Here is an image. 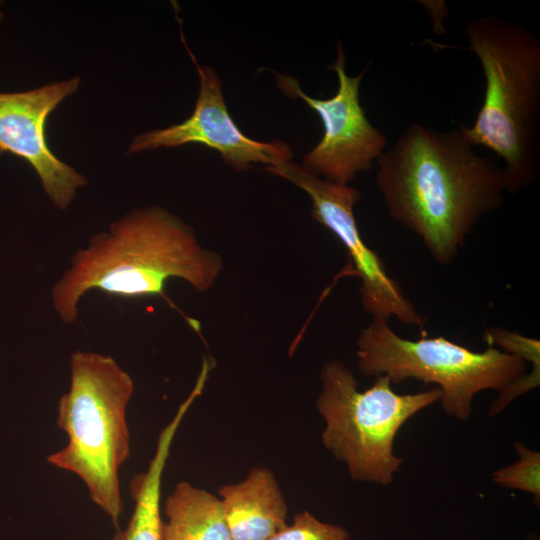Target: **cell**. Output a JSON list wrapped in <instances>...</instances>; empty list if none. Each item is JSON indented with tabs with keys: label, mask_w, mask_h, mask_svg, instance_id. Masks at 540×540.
Wrapping results in <instances>:
<instances>
[{
	"label": "cell",
	"mask_w": 540,
	"mask_h": 540,
	"mask_svg": "<svg viewBox=\"0 0 540 540\" xmlns=\"http://www.w3.org/2000/svg\"><path fill=\"white\" fill-rule=\"evenodd\" d=\"M376 184L389 215L449 264L479 219L508 192L502 166L479 155L462 124L439 131L411 124L377 160Z\"/></svg>",
	"instance_id": "6da1fadb"
},
{
	"label": "cell",
	"mask_w": 540,
	"mask_h": 540,
	"mask_svg": "<svg viewBox=\"0 0 540 540\" xmlns=\"http://www.w3.org/2000/svg\"><path fill=\"white\" fill-rule=\"evenodd\" d=\"M221 270V257L201 247L180 218L156 206L135 209L76 251L52 288V305L71 325L90 290L120 297L162 295L167 280L179 278L205 292Z\"/></svg>",
	"instance_id": "7a4b0ae2"
},
{
	"label": "cell",
	"mask_w": 540,
	"mask_h": 540,
	"mask_svg": "<svg viewBox=\"0 0 540 540\" xmlns=\"http://www.w3.org/2000/svg\"><path fill=\"white\" fill-rule=\"evenodd\" d=\"M464 32L485 78L484 98L470 144L502 159L508 192L532 183L540 166V40L517 22L498 16L469 22Z\"/></svg>",
	"instance_id": "3957f363"
},
{
	"label": "cell",
	"mask_w": 540,
	"mask_h": 540,
	"mask_svg": "<svg viewBox=\"0 0 540 540\" xmlns=\"http://www.w3.org/2000/svg\"><path fill=\"white\" fill-rule=\"evenodd\" d=\"M134 382L117 361L98 352H73L70 387L59 399L57 425L67 445L47 461L77 475L116 531L124 509L119 470L130 455L126 409Z\"/></svg>",
	"instance_id": "277c9868"
},
{
	"label": "cell",
	"mask_w": 540,
	"mask_h": 540,
	"mask_svg": "<svg viewBox=\"0 0 540 540\" xmlns=\"http://www.w3.org/2000/svg\"><path fill=\"white\" fill-rule=\"evenodd\" d=\"M320 381L316 406L325 421V448L347 465L352 480L391 484L403 464L394 452L397 433L411 417L440 400V389L398 394L387 376H378L361 391L354 374L339 360L323 365Z\"/></svg>",
	"instance_id": "5b68a950"
},
{
	"label": "cell",
	"mask_w": 540,
	"mask_h": 540,
	"mask_svg": "<svg viewBox=\"0 0 540 540\" xmlns=\"http://www.w3.org/2000/svg\"><path fill=\"white\" fill-rule=\"evenodd\" d=\"M356 344L358 368L364 376H387L395 385L411 378L436 384L444 412L464 422L477 393L500 392L526 371L524 359L498 348L475 352L441 336L405 339L377 317L361 331Z\"/></svg>",
	"instance_id": "8992f818"
},
{
	"label": "cell",
	"mask_w": 540,
	"mask_h": 540,
	"mask_svg": "<svg viewBox=\"0 0 540 540\" xmlns=\"http://www.w3.org/2000/svg\"><path fill=\"white\" fill-rule=\"evenodd\" d=\"M342 44L329 66L338 77V90L327 99L307 95L291 75L275 73L280 90L290 98L302 99L320 117L324 133L303 158L302 167L321 179L348 184L360 172L370 170L383 155L387 137L368 120L360 103V85L366 69L349 76Z\"/></svg>",
	"instance_id": "52a82bcc"
},
{
	"label": "cell",
	"mask_w": 540,
	"mask_h": 540,
	"mask_svg": "<svg viewBox=\"0 0 540 540\" xmlns=\"http://www.w3.org/2000/svg\"><path fill=\"white\" fill-rule=\"evenodd\" d=\"M269 173L289 180L310 198L311 216L328 228L344 245L353 270L361 279L360 293L364 310L373 318L391 317L405 325L423 329L425 318L405 296L378 255L363 241L354 216L360 192L348 184L330 182L306 171L292 161L267 166Z\"/></svg>",
	"instance_id": "ba28073f"
},
{
	"label": "cell",
	"mask_w": 540,
	"mask_h": 540,
	"mask_svg": "<svg viewBox=\"0 0 540 540\" xmlns=\"http://www.w3.org/2000/svg\"><path fill=\"white\" fill-rule=\"evenodd\" d=\"M183 42L195 64L200 83L193 113L181 123L138 135L128 153L199 143L216 150L229 166L240 172L256 163L267 167L291 161L293 153L285 142L257 141L239 129L226 106L222 82L216 71L198 64L184 39Z\"/></svg>",
	"instance_id": "9c48e42d"
},
{
	"label": "cell",
	"mask_w": 540,
	"mask_h": 540,
	"mask_svg": "<svg viewBox=\"0 0 540 540\" xmlns=\"http://www.w3.org/2000/svg\"><path fill=\"white\" fill-rule=\"evenodd\" d=\"M80 77L49 83L22 92H0V154L11 153L28 162L52 204L67 209L87 179L60 160L47 142L49 115L76 93Z\"/></svg>",
	"instance_id": "30bf717a"
},
{
	"label": "cell",
	"mask_w": 540,
	"mask_h": 540,
	"mask_svg": "<svg viewBox=\"0 0 540 540\" xmlns=\"http://www.w3.org/2000/svg\"><path fill=\"white\" fill-rule=\"evenodd\" d=\"M231 540H268L287 525L288 507L272 471L254 467L218 490Z\"/></svg>",
	"instance_id": "8fae6325"
},
{
	"label": "cell",
	"mask_w": 540,
	"mask_h": 540,
	"mask_svg": "<svg viewBox=\"0 0 540 540\" xmlns=\"http://www.w3.org/2000/svg\"><path fill=\"white\" fill-rule=\"evenodd\" d=\"M162 540H231L220 498L179 482L164 506Z\"/></svg>",
	"instance_id": "7c38bea8"
},
{
	"label": "cell",
	"mask_w": 540,
	"mask_h": 540,
	"mask_svg": "<svg viewBox=\"0 0 540 540\" xmlns=\"http://www.w3.org/2000/svg\"><path fill=\"white\" fill-rule=\"evenodd\" d=\"M175 435L171 427L161 430L147 470L131 481L135 506L130 521L124 531H116L112 540H162L161 483Z\"/></svg>",
	"instance_id": "4fadbf2b"
},
{
	"label": "cell",
	"mask_w": 540,
	"mask_h": 540,
	"mask_svg": "<svg viewBox=\"0 0 540 540\" xmlns=\"http://www.w3.org/2000/svg\"><path fill=\"white\" fill-rule=\"evenodd\" d=\"M518 459L514 463L493 471L496 484L533 496V503L540 505V453L527 448L519 440L513 443Z\"/></svg>",
	"instance_id": "5bb4252c"
},
{
	"label": "cell",
	"mask_w": 540,
	"mask_h": 540,
	"mask_svg": "<svg viewBox=\"0 0 540 540\" xmlns=\"http://www.w3.org/2000/svg\"><path fill=\"white\" fill-rule=\"evenodd\" d=\"M350 533L340 525L322 522L308 511L294 516L286 525L268 540H349Z\"/></svg>",
	"instance_id": "9a60e30c"
},
{
	"label": "cell",
	"mask_w": 540,
	"mask_h": 540,
	"mask_svg": "<svg viewBox=\"0 0 540 540\" xmlns=\"http://www.w3.org/2000/svg\"><path fill=\"white\" fill-rule=\"evenodd\" d=\"M484 340L490 347L498 346L502 351L514 354L528 361L534 367H540V342L538 339L525 337L518 332L490 327L484 332Z\"/></svg>",
	"instance_id": "2e32d148"
},
{
	"label": "cell",
	"mask_w": 540,
	"mask_h": 540,
	"mask_svg": "<svg viewBox=\"0 0 540 540\" xmlns=\"http://www.w3.org/2000/svg\"><path fill=\"white\" fill-rule=\"evenodd\" d=\"M3 17H4V13L0 11V22L2 21Z\"/></svg>",
	"instance_id": "e0dca14e"
},
{
	"label": "cell",
	"mask_w": 540,
	"mask_h": 540,
	"mask_svg": "<svg viewBox=\"0 0 540 540\" xmlns=\"http://www.w3.org/2000/svg\"><path fill=\"white\" fill-rule=\"evenodd\" d=\"M526 540H536L535 538H527Z\"/></svg>",
	"instance_id": "ac0fdd59"
}]
</instances>
